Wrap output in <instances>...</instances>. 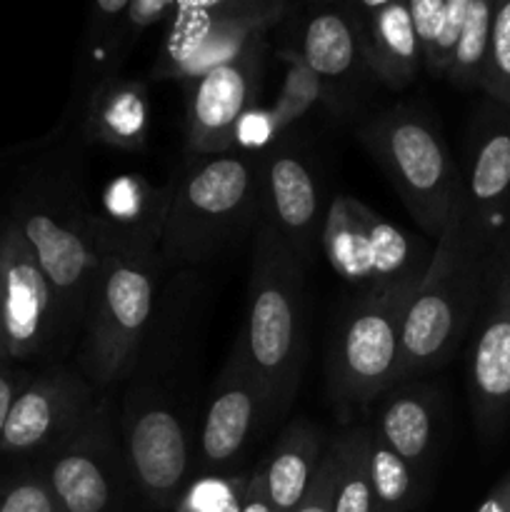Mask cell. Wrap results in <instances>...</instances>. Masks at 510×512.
<instances>
[{"label":"cell","mask_w":510,"mask_h":512,"mask_svg":"<svg viewBox=\"0 0 510 512\" xmlns=\"http://www.w3.org/2000/svg\"><path fill=\"white\" fill-rule=\"evenodd\" d=\"M265 158L245 153L190 155L170 180L160 260L200 265L258 225Z\"/></svg>","instance_id":"cell-3"},{"label":"cell","mask_w":510,"mask_h":512,"mask_svg":"<svg viewBox=\"0 0 510 512\" xmlns=\"http://www.w3.org/2000/svg\"><path fill=\"white\" fill-rule=\"evenodd\" d=\"M130 0H98L90 5L88 23L75 65V100L83 105L90 90L110 78H118L120 68L135 50L133 40L123 28V15Z\"/></svg>","instance_id":"cell-25"},{"label":"cell","mask_w":510,"mask_h":512,"mask_svg":"<svg viewBox=\"0 0 510 512\" xmlns=\"http://www.w3.org/2000/svg\"><path fill=\"white\" fill-rule=\"evenodd\" d=\"M493 248L468 223L458 193L448 223L435 240L428 270L405 313L400 383L443 368L468 340Z\"/></svg>","instance_id":"cell-2"},{"label":"cell","mask_w":510,"mask_h":512,"mask_svg":"<svg viewBox=\"0 0 510 512\" xmlns=\"http://www.w3.org/2000/svg\"><path fill=\"white\" fill-rule=\"evenodd\" d=\"M480 90L485 93V98L510 110V0L495 5L488 60H485Z\"/></svg>","instance_id":"cell-32"},{"label":"cell","mask_w":510,"mask_h":512,"mask_svg":"<svg viewBox=\"0 0 510 512\" xmlns=\"http://www.w3.org/2000/svg\"><path fill=\"white\" fill-rule=\"evenodd\" d=\"M0 512H60L43 475H20L0 485Z\"/></svg>","instance_id":"cell-33"},{"label":"cell","mask_w":510,"mask_h":512,"mask_svg":"<svg viewBox=\"0 0 510 512\" xmlns=\"http://www.w3.org/2000/svg\"><path fill=\"white\" fill-rule=\"evenodd\" d=\"M320 250L350 288L385 290L423 278L435 243L415 238L353 195H333L325 208Z\"/></svg>","instance_id":"cell-8"},{"label":"cell","mask_w":510,"mask_h":512,"mask_svg":"<svg viewBox=\"0 0 510 512\" xmlns=\"http://www.w3.org/2000/svg\"><path fill=\"white\" fill-rule=\"evenodd\" d=\"M293 50L323 83V103L330 113H343L348 95H353L355 85L360 83V75L368 73L350 5L310 10L298 48Z\"/></svg>","instance_id":"cell-20"},{"label":"cell","mask_w":510,"mask_h":512,"mask_svg":"<svg viewBox=\"0 0 510 512\" xmlns=\"http://www.w3.org/2000/svg\"><path fill=\"white\" fill-rule=\"evenodd\" d=\"M288 13L290 3L285 0L175 3L153 78L188 83L238 55L250 40L268 33Z\"/></svg>","instance_id":"cell-9"},{"label":"cell","mask_w":510,"mask_h":512,"mask_svg":"<svg viewBox=\"0 0 510 512\" xmlns=\"http://www.w3.org/2000/svg\"><path fill=\"white\" fill-rule=\"evenodd\" d=\"M123 440L125 463L145 498L175 508L188 488L190 443L173 405L155 390H133L123 408Z\"/></svg>","instance_id":"cell-12"},{"label":"cell","mask_w":510,"mask_h":512,"mask_svg":"<svg viewBox=\"0 0 510 512\" xmlns=\"http://www.w3.org/2000/svg\"><path fill=\"white\" fill-rule=\"evenodd\" d=\"M475 512H510V473L500 478V483L485 495V500Z\"/></svg>","instance_id":"cell-38"},{"label":"cell","mask_w":510,"mask_h":512,"mask_svg":"<svg viewBox=\"0 0 510 512\" xmlns=\"http://www.w3.org/2000/svg\"><path fill=\"white\" fill-rule=\"evenodd\" d=\"M323 435L310 420H290L268 458L258 465L270 500L278 512H293L303 503L323 463Z\"/></svg>","instance_id":"cell-24"},{"label":"cell","mask_w":510,"mask_h":512,"mask_svg":"<svg viewBox=\"0 0 510 512\" xmlns=\"http://www.w3.org/2000/svg\"><path fill=\"white\" fill-rule=\"evenodd\" d=\"M495 5L498 3H493V0H470L468 3L463 33H460L453 63L445 75V80H450L458 88L480 90L485 60H488Z\"/></svg>","instance_id":"cell-29"},{"label":"cell","mask_w":510,"mask_h":512,"mask_svg":"<svg viewBox=\"0 0 510 512\" xmlns=\"http://www.w3.org/2000/svg\"><path fill=\"white\" fill-rule=\"evenodd\" d=\"M170 205V185L155 188L145 175H118L105 185L98 205H93L95 230L105 258L158 260L165 218Z\"/></svg>","instance_id":"cell-19"},{"label":"cell","mask_w":510,"mask_h":512,"mask_svg":"<svg viewBox=\"0 0 510 512\" xmlns=\"http://www.w3.org/2000/svg\"><path fill=\"white\" fill-rule=\"evenodd\" d=\"M470 0H410L415 35H418L423 65L433 78L448 75L463 33Z\"/></svg>","instance_id":"cell-26"},{"label":"cell","mask_w":510,"mask_h":512,"mask_svg":"<svg viewBox=\"0 0 510 512\" xmlns=\"http://www.w3.org/2000/svg\"><path fill=\"white\" fill-rule=\"evenodd\" d=\"M350 5L355 30H358L360 53L365 68L378 83L390 90H405L423 65L418 35H415L410 3L403 0H375Z\"/></svg>","instance_id":"cell-22"},{"label":"cell","mask_w":510,"mask_h":512,"mask_svg":"<svg viewBox=\"0 0 510 512\" xmlns=\"http://www.w3.org/2000/svg\"><path fill=\"white\" fill-rule=\"evenodd\" d=\"M358 138L435 243L460 193V168L438 123L413 105H395L360 125Z\"/></svg>","instance_id":"cell-6"},{"label":"cell","mask_w":510,"mask_h":512,"mask_svg":"<svg viewBox=\"0 0 510 512\" xmlns=\"http://www.w3.org/2000/svg\"><path fill=\"white\" fill-rule=\"evenodd\" d=\"M250 475H215L188 483L175 503V512H240Z\"/></svg>","instance_id":"cell-31"},{"label":"cell","mask_w":510,"mask_h":512,"mask_svg":"<svg viewBox=\"0 0 510 512\" xmlns=\"http://www.w3.org/2000/svg\"><path fill=\"white\" fill-rule=\"evenodd\" d=\"M468 223L488 245L510 235V110L485 98L475 110L460 170Z\"/></svg>","instance_id":"cell-14"},{"label":"cell","mask_w":510,"mask_h":512,"mask_svg":"<svg viewBox=\"0 0 510 512\" xmlns=\"http://www.w3.org/2000/svg\"><path fill=\"white\" fill-rule=\"evenodd\" d=\"M275 58L285 65V78L280 85V93L275 98V103L270 105L275 115V123L278 128L288 130L290 125L298 123L315 103H323V83L318 80V75L308 68L303 58L295 53L293 48H280L275 53Z\"/></svg>","instance_id":"cell-30"},{"label":"cell","mask_w":510,"mask_h":512,"mask_svg":"<svg viewBox=\"0 0 510 512\" xmlns=\"http://www.w3.org/2000/svg\"><path fill=\"white\" fill-rule=\"evenodd\" d=\"M260 423H268V400L258 375L235 340L228 363L215 380L198 438L200 470L215 473L240 458Z\"/></svg>","instance_id":"cell-17"},{"label":"cell","mask_w":510,"mask_h":512,"mask_svg":"<svg viewBox=\"0 0 510 512\" xmlns=\"http://www.w3.org/2000/svg\"><path fill=\"white\" fill-rule=\"evenodd\" d=\"M368 470L375 493V512H408L418 505L423 483L370 428Z\"/></svg>","instance_id":"cell-28"},{"label":"cell","mask_w":510,"mask_h":512,"mask_svg":"<svg viewBox=\"0 0 510 512\" xmlns=\"http://www.w3.org/2000/svg\"><path fill=\"white\" fill-rule=\"evenodd\" d=\"M373 420L368 428L428 483L440 443V400L428 385L398 383L373 403ZM368 410V413H370Z\"/></svg>","instance_id":"cell-21"},{"label":"cell","mask_w":510,"mask_h":512,"mask_svg":"<svg viewBox=\"0 0 510 512\" xmlns=\"http://www.w3.org/2000/svg\"><path fill=\"white\" fill-rule=\"evenodd\" d=\"M0 363H10L8 340H5V298H3V273H0Z\"/></svg>","instance_id":"cell-39"},{"label":"cell","mask_w":510,"mask_h":512,"mask_svg":"<svg viewBox=\"0 0 510 512\" xmlns=\"http://www.w3.org/2000/svg\"><path fill=\"white\" fill-rule=\"evenodd\" d=\"M335 458L333 512H375L368 470V425H355L330 440Z\"/></svg>","instance_id":"cell-27"},{"label":"cell","mask_w":510,"mask_h":512,"mask_svg":"<svg viewBox=\"0 0 510 512\" xmlns=\"http://www.w3.org/2000/svg\"><path fill=\"white\" fill-rule=\"evenodd\" d=\"M158 300V260L108 255L85 305L80 365L95 390L118 383L135 365Z\"/></svg>","instance_id":"cell-7"},{"label":"cell","mask_w":510,"mask_h":512,"mask_svg":"<svg viewBox=\"0 0 510 512\" xmlns=\"http://www.w3.org/2000/svg\"><path fill=\"white\" fill-rule=\"evenodd\" d=\"M0 160H3V153H0Z\"/></svg>","instance_id":"cell-40"},{"label":"cell","mask_w":510,"mask_h":512,"mask_svg":"<svg viewBox=\"0 0 510 512\" xmlns=\"http://www.w3.org/2000/svg\"><path fill=\"white\" fill-rule=\"evenodd\" d=\"M120 448L105 408L48 450L43 480L60 512H110L120 498Z\"/></svg>","instance_id":"cell-16"},{"label":"cell","mask_w":510,"mask_h":512,"mask_svg":"<svg viewBox=\"0 0 510 512\" xmlns=\"http://www.w3.org/2000/svg\"><path fill=\"white\" fill-rule=\"evenodd\" d=\"M0 273L10 363L48 353L65 333L63 313L58 295L10 215L0 220Z\"/></svg>","instance_id":"cell-13"},{"label":"cell","mask_w":510,"mask_h":512,"mask_svg":"<svg viewBox=\"0 0 510 512\" xmlns=\"http://www.w3.org/2000/svg\"><path fill=\"white\" fill-rule=\"evenodd\" d=\"M268 400V423L288 415L308 350L305 268L258 218L248 283V315L238 338Z\"/></svg>","instance_id":"cell-1"},{"label":"cell","mask_w":510,"mask_h":512,"mask_svg":"<svg viewBox=\"0 0 510 512\" xmlns=\"http://www.w3.org/2000/svg\"><path fill=\"white\" fill-rule=\"evenodd\" d=\"M103 408L88 380L63 368L48 370L28 380L15 398L0 438V455L48 453Z\"/></svg>","instance_id":"cell-15"},{"label":"cell","mask_w":510,"mask_h":512,"mask_svg":"<svg viewBox=\"0 0 510 512\" xmlns=\"http://www.w3.org/2000/svg\"><path fill=\"white\" fill-rule=\"evenodd\" d=\"M83 138L95 145L140 153L148 145V85L133 78H110L83 100Z\"/></svg>","instance_id":"cell-23"},{"label":"cell","mask_w":510,"mask_h":512,"mask_svg":"<svg viewBox=\"0 0 510 512\" xmlns=\"http://www.w3.org/2000/svg\"><path fill=\"white\" fill-rule=\"evenodd\" d=\"M240 512H278L275 510L273 500H270L268 490H265V480L258 468H255L253 475L248 478V488H245Z\"/></svg>","instance_id":"cell-37"},{"label":"cell","mask_w":510,"mask_h":512,"mask_svg":"<svg viewBox=\"0 0 510 512\" xmlns=\"http://www.w3.org/2000/svg\"><path fill=\"white\" fill-rule=\"evenodd\" d=\"M468 395L480 438H498L510 418V235L490 253L468 335Z\"/></svg>","instance_id":"cell-10"},{"label":"cell","mask_w":510,"mask_h":512,"mask_svg":"<svg viewBox=\"0 0 510 512\" xmlns=\"http://www.w3.org/2000/svg\"><path fill=\"white\" fill-rule=\"evenodd\" d=\"M333 478H335V458L330 445L325 448L323 463H320L318 475H315L313 485H310L308 495L303 503L293 512H333Z\"/></svg>","instance_id":"cell-35"},{"label":"cell","mask_w":510,"mask_h":512,"mask_svg":"<svg viewBox=\"0 0 510 512\" xmlns=\"http://www.w3.org/2000/svg\"><path fill=\"white\" fill-rule=\"evenodd\" d=\"M25 383H28V378L18 373L13 363H0V438H3V428L10 415V408H13L20 390L25 388Z\"/></svg>","instance_id":"cell-36"},{"label":"cell","mask_w":510,"mask_h":512,"mask_svg":"<svg viewBox=\"0 0 510 512\" xmlns=\"http://www.w3.org/2000/svg\"><path fill=\"white\" fill-rule=\"evenodd\" d=\"M423 280V278H420ZM420 280L385 290H355L335 318L328 345V395L350 423L400 383L403 323Z\"/></svg>","instance_id":"cell-4"},{"label":"cell","mask_w":510,"mask_h":512,"mask_svg":"<svg viewBox=\"0 0 510 512\" xmlns=\"http://www.w3.org/2000/svg\"><path fill=\"white\" fill-rule=\"evenodd\" d=\"M268 33L250 40L238 55L185 85V150L223 155L233 150L238 120L258 105L263 88Z\"/></svg>","instance_id":"cell-11"},{"label":"cell","mask_w":510,"mask_h":512,"mask_svg":"<svg viewBox=\"0 0 510 512\" xmlns=\"http://www.w3.org/2000/svg\"><path fill=\"white\" fill-rule=\"evenodd\" d=\"M10 218L58 295L63 328L70 333L83 325L95 275L105 260L88 195L78 180L30 185L13 203Z\"/></svg>","instance_id":"cell-5"},{"label":"cell","mask_w":510,"mask_h":512,"mask_svg":"<svg viewBox=\"0 0 510 512\" xmlns=\"http://www.w3.org/2000/svg\"><path fill=\"white\" fill-rule=\"evenodd\" d=\"M283 130L275 123L273 110L263 108V105H255L250 108L243 118L238 120V128H235L233 148H240L245 155H255V150L265 148V145L273 143Z\"/></svg>","instance_id":"cell-34"},{"label":"cell","mask_w":510,"mask_h":512,"mask_svg":"<svg viewBox=\"0 0 510 512\" xmlns=\"http://www.w3.org/2000/svg\"><path fill=\"white\" fill-rule=\"evenodd\" d=\"M325 208L320 180L308 158L288 148L265 155L260 220L275 230L303 268L313 265L315 250H320Z\"/></svg>","instance_id":"cell-18"}]
</instances>
